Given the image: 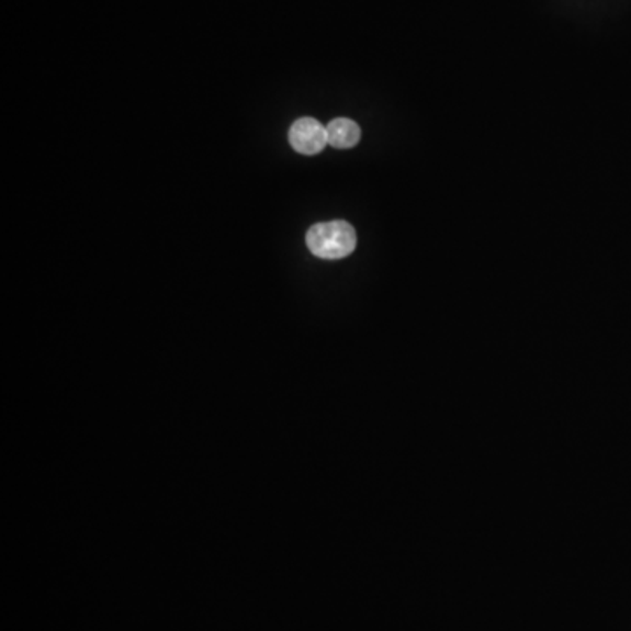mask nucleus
Instances as JSON below:
<instances>
[{
    "mask_svg": "<svg viewBox=\"0 0 631 631\" xmlns=\"http://www.w3.org/2000/svg\"><path fill=\"white\" fill-rule=\"evenodd\" d=\"M290 144L302 155H318L328 144L327 126L314 119L296 120L290 128Z\"/></svg>",
    "mask_w": 631,
    "mask_h": 631,
    "instance_id": "2",
    "label": "nucleus"
},
{
    "mask_svg": "<svg viewBox=\"0 0 631 631\" xmlns=\"http://www.w3.org/2000/svg\"><path fill=\"white\" fill-rule=\"evenodd\" d=\"M328 144L331 148L349 149L357 146L362 137L360 126L349 119H337L327 125Z\"/></svg>",
    "mask_w": 631,
    "mask_h": 631,
    "instance_id": "3",
    "label": "nucleus"
},
{
    "mask_svg": "<svg viewBox=\"0 0 631 631\" xmlns=\"http://www.w3.org/2000/svg\"><path fill=\"white\" fill-rule=\"evenodd\" d=\"M305 240L314 257L340 260L357 248V232L346 222L318 223L309 228Z\"/></svg>",
    "mask_w": 631,
    "mask_h": 631,
    "instance_id": "1",
    "label": "nucleus"
}]
</instances>
